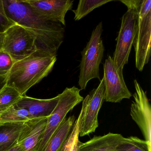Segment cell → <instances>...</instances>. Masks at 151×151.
I'll list each match as a JSON object with an SVG mask.
<instances>
[{"mask_svg":"<svg viewBox=\"0 0 151 151\" xmlns=\"http://www.w3.org/2000/svg\"><path fill=\"white\" fill-rule=\"evenodd\" d=\"M2 2L9 18L35 36L38 50L57 55L64 40L63 25L43 18L25 1L2 0Z\"/></svg>","mask_w":151,"mask_h":151,"instance_id":"obj_1","label":"cell"},{"mask_svg":"<svg viewBox=\"0 0 151 151\" xmlns=\"http://www.w3.org/2000/svg\"><path fill=\"white\" fill-rule=\"evenodd\" d=\"M57 55L37 50L29 56L14 63L7 76V86L15 88L21 96L52 71Z\"/></svg>","mask_w":151,"mask_h":151,"instance_id":"obj_2","label":"cell"},{"mask_svg":"<svg viewBox=\"0 0 151 151\" xmlns=\"http://www.w3.org/2000/svg\"><path fill=\"white\" fill-rule=\"evenodd\" d=\"M141 0L120 1L128 8L122 18L121 28L116 38L115 50L113 55L114 62L123 70L127 64L137 31L138 9Z\"/></svg>","mask_w":151,"mask_h":151,"instance_id":"obj_3","label":"cell"},{"mask_svg":"<svg viewBox=\"0 0 151 151\" xmlns=\"http://www.w3.org/2000/svg\"><path fill=\"white\" fill-rule=\"evenodd\" d=\"M102 32V23L100 22L93 29L90 40L81 52L78 82L80 90H85L88 82L92 79L101 80L99 66L105 51L101 38Z\"/></svg>","mask_w":151,"mask_h":151,"instance_id":"obj_4","label":"cell"},{"mask_svg":"<svg viewBox=\"0 0 151 151\" xmlns=\"http://www.w3.org/2000/svg\"><path fill=\"white\" fill-rule=\"evenodd\" d=\"M135 65L141 72L151 55V1L141 0L138 9L137 31L133 45Z\"/></svg>","mask_w":151,"mask_h":151,"instance_id":"obj_5","label":"cell"},{"mask_svg":"<svg viewBox=\"0 0 151 151\" xmlns=\"http://www.w3.org/2000/svg\"><path fill=\"white\" fill-rule=\"evenodd\" d=\"M80 89L76 86L67 87L59 96V101L54 110L48 117L38 151H43L54 133L66 119L70 111L83 101V98L80 93Z\"/></svg>","mask_w":151,"mask_h":151,"instance_id":"obj_6","label":"cell"},{"mask_svg":"<svg viewBox=\"0 0 151 151\" xmlns=\"http://www.w3.org/2000/svg\"><path fill=\"white\" fill-rule=\"evenodd\" d=\"M2 50L14 62L30 55L38 50L35 36L21 25L15 24L4 33Z\"/></svg>","mask_w":151,"mask_h":151,"instance_id":"obj_7","label":"cell"},{"mask_svg":"<svg viewBox=\"0 0 151 151\" xmlns=\"http://www.w3.org/2000/svg\"><path fill=\"white\" fill-rule=\"evenodd\" d=\"M105 99V85L102 78L98 87L91 91L83 100L79 137H83L95 132L99 125L98 115Z\"/></svg>","mask_w":151,"mask_h":151,"instance_id":"obj_8","label":"cell"},{"mask_svg":"<svg viewBox=\"0 0 151 151\" xmlns=\"http://www.w3.org/2000/svg\"><path fill=\"white\" fill-rule=\"evenodd\" d=\"M105 101L112 103H119L124 99H130L132 96L124 78L123 70L117 67L110 55L103 64Z\"/></svg>","mask_w":151,"mask_h":151,"instance_id":"obj_9","label":"cell"},{"mask_svg":"<svg viewBox=\"0 0 151 151\" xmlns=\"http://www.w3.org/2000/svg\"><path fill=\"white\" fill-rule=\"evenodd\" d=\"M135 92L130 107L132 119L141 130L145 140L151 147V108L149 100L137 80H134Z\"/></svg>","mask_w":151,"mask_h":151,"instance_id":"obj_10","label":"cell"},{"mask_svg":"<svg viewBox=\"0 0 151 151\" xmlns=\"http://www.w3.org/2000/svg\"><path fill=\"white\" fill-rule=\"evenodd\" d=\"M32 9L47 20L60 23L65 26V16L71 10L74 1L71 0H28L25 1Z\"/></svg>","mask_w":151,"mask_h":151,"instance_id":"obj_11","label":"cell"},{"mask_svg":"<svg viewBox=\"0 0 151 151\" xmlns=\"http://www.w3.org/2000/svg\"><path fill=\"white\" fill-rule=\"evenodd\" d=\"M48 117L33 118L24 124L17 141L23 151H38Z\"/></svg>","mask_w":151,"mask_h":151,"instance_id":"obj_12","label":"cell"},{"mask_svg":"<svg viewBox=\"0 0 151 151\" xmlns=\"http://www.w3.org/2000/svg\"><path fill=\"white\" fill-rule=\"evenodd\" d=\"M59 98L58 95L52 99H39L24 95L15 105L27 110L32 118L49 117L56 107Z\"/></svg>","mask_w":151,"mask_h":151,"instance_id":"obj_13","label":"cell"},{"mask_svg":"<svg viewBox=\"0 0 151 151\" xmlns=\"http://www.w3.org/2000/svg\"><path fill=\"white\" fill-rule=\"evenodd\" d=\"M124 138L121 134L111 132L94 136L85 143L80 142L79 151H115Z\"/></svg>","mask_w":151,"mask_h":151,"instance_id":"obj_14","label":"cell"},{"mask_svg":"<svg viewBox=\"0 0 151 151\" xmlns=\"http://www.w3.org/2000/svg\"><path fill=\"white\" fill-rule=\"evenodd\" d=\"M76 120L74 116L66 119L51 137L43 151H61Z\"/></svg>","mask_w":151,"mask_h":151,"instance_id":"obj_15","label":"cell"},{"mask_svg":"<svg viewBox=\"0 0 151 151\" xmlns=\"http://www.w3.org/2000/svg\"><path fill=\"white\" fill-rule=\"evenodd\" d=\"M32 119L27 110L14 104L0 113V126L24 124Z\"/></svg>","mask_w":151,"mask_h":151,"instance_id":"obj_16","label":"cell"},{"mask_svg":"<svg viewBox=\"0 0 151 151\" xmlns=\"http://www.w3.org/2000/svg\"><path fill=\"white\" fill-rule=\"evenodd\" d=\"M24 124L0 126V151H7L17 143Z\"/></svg>","mask_w":151,"mask_h":151,"instance_id":"obj_17","label":"cell"},{"mask_svg":"<svg viewBox=\"0 0 151 151\" xmlns=\"http://www.w3.org/2000/svg\"><path fill=\"white\" fill-rule=\"evenodd\" d=\"M113 1V0H80L76 9L72 10L75 14L74 20L79 21L95 9Z\"/></svg>","mask_w":151,"mask_h":151,"instance_id":"obj_18","label":"cell"},{"mask_svg":"<svg viewBox=\"0 0 151 151\" xmlns=\"http://www.w3.org/2000/svg\"><path fill=\"white\" fill-rule=\"evenodd\" d=\"M115 151H151V147L146 140L131 136L124 137Z\"/></svg>","mask_w":151,"mask_h":151,"instance_id":"obj_19","label":"cell"},{"mask_svg":"<svg viewBox=\"0 0 151 151\" xmlns=\"http://www.w3.org/2000/svg\"><path fill=\"white\" fill-rule=\"evenodd\" d=\"M22 97L15 88L6 85L0 91V113L15 104Z\"/></svg>","mask_w":151,"mask_h":151,"instance_id":"obj_20","label":"cell"},{"mask_svg":"<svg viewBox=\"0 0 151 151\" xmlns=\"http://www.w3.org/2000/svg\"><path fill=\"white\" fill-rule=\"evenodd\" d=\"M81 116V111L77 119L75 121L72 129L64 143L61 151H79L80 143L79 140V126Z\"/></svg>","mask_w":151,"mask_h":151,"instance_id":"obj_21","label":"cell"},{"mask_svg":"<svg viewBox=\"0 0 151 151\" xmlns=\"http://www.w3.org/2000/svg\"><path fill=\"white\" fill-rule=\"evenodd\" d=\"M14 63L8 54L0 51V76H7Z\"/></svg>","mask_w":151,"mask_h":151,"instance_id":"obj_22","label":"cell"},{"mask_svg":"<svg viewBox=\"0 0 151 151\" xmlns=\"http://www.w3.org/2000/svg\"><path fill=\"white\" fill-rule=\"evenodd\" d=\"M15 24L7 16L2 0H0V33H4L9 28Z\"/></svg>","mask_w":151,"mask_h":151,"instance_id":"obj_23","label":"cell"},{"mask_svg":"<svg viewBox=\"0 0 151 151\" xmlns=\"http://www.w3.org/2000/svg\"><path fill=\"white\" fill-rule=\"evenodd\" d=\"M7 76H0V91L6 85Z\"/></svg>","mask_w":151,"mask_h":151,"instance_id":"obj_24","label":"cell"},{"mask_svg":"<svg viewBox=\"0 0 151 151\" xmlns=\"http://www.w3.org/2000/svg\"><path fill=\"white\" fill-rule=\"evenodd\" d=\"M7 151H23L18 142L16 143L14 146L12 147L10 149Z\"/></svg>","mask_w":151,"mask_h":151,"instance_id":"obj_25","label":"cell"},{"mask_svg":"<svg viewBox=\"0 0 151 151\" xmlns=\"http://www.w3.org/2000/svg\"><path fill=\"white\" fill-rule=\"evenodd\" d=\"M4 36V33H0V51L2 50Z\"/></svg>","mask_w":151,"mask_h":151,"instance_id":"obj_26","label":"cell"}]
</instances>
